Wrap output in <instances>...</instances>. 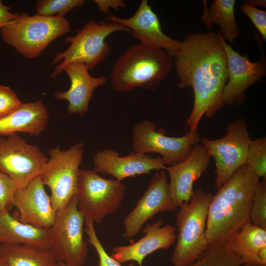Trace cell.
Masks as SVG:
<instances>
[{
    "mask_svg": "<svg viewBox=\"0 0 266 266\" xmlns=\"http://www.w3.org/2000/svg\"><path fill=\"white\" fill-rule=\"evenodd\" d=\"M244 2L249 4L251 5H260L263 7H266V0H246Z\"/></svg>",
    "mask_w": 266,
    "mask_h": 266,
    "instance_id": "obj_36",
    "label": "cell"
},
{
    "mask_svg": "<svg viewBox=\"0 0 266 266\" xmlns=\"http://www.w3.org/2000/svg\"><path fill=\"white\" fill-rule=\"evenodd\" d=\"M44 186L39 175L35 176L26 186L17 189L14 206L19 211L22 222L49 229L55 221L57 211Z\"/></svg>",
    "mask_w": 266,
    "mask_h": 266,
    "instance_id": "obj_17",
    "label": "cell"
},
{
    "mask_svg": "<svg viewBox=\"0 0 266 266\" xmlns=\"http://www.w3.org/2000/svg\"><path fill=\"white\" fill-rule=\"evenodd\" d=\"M213 195L196 189L191 200L178 208L175 222L177 242L171 261L173 266H188L209 247L205 237L208 210Z\"/></svg>",
    "mask_w": 266,
    "mask_h": 266,
    "instance_id": "obj_4",
    "label": "cell"
},
{
    "mask_svg": "<svg viewBox=\"0 0 266 266\" xmlns=\"http://www.w3.org/2000/svg\"><path fill=\"white\" fill-rule=\"evenodd\" d=\"M163 223L160 219L146 225L141 238L127 246L113 247L111 257L120 264L133 261L142 266L145 257L158 250L169 249L176 240L175 228L169 224L163 226Z\"/></svg>",
    "mask_w": 266,
    "mask_h": 266,
    "instance_id": "obj_19",
    "label": "cell"
},
{
    "mask_svg": "<svg viewBox=\"0 0 266 266\" xmlns=\"http://www.w3.org/2000/svg\"><path fill=\"white\" fill-rule=\"evenodd\" d=\"M22 104L10 88L0 85V119L16 110Z\"/></svg>",
    "mask_w": 266,
    "mask_h": 266,
    "instance_id": "obj_32",
    "label": "cell"
},
{
    "mask_svg": "<svg viewBox=\"0 0 266 266\" xmlns=\"http://www.w3.org/2000/svg\"><path fill=\"white\" fill-rule=\"evenodd\" d=\"M59 266H68L67 265H66V264L63 263V262H59Z\"/></svg>",
    "mask_w": 266,
    "mask_h": 266,
    "instance_id": "obj_37",
    "label": "cell"
},
{
    "mask_svg": "<svg viewBox=\"0 0 266 266\" xmlns=\"http://www.w3.org/2000/svg\"><path fill=\"white\" fill-rule=\"evenodd\" d=\"M70 30L69 22L64 17L16 13L15 18L0 31L3 42L24 57L33 59Z\"/></svg>",
    "mask_w": 266,
    "mask_h": 266,
    "instance_id": "obj_5",
    "label": "cell"
},
{
    "mask_svg": "<svg viewBox=\"0 0 266 266\" xmlns=\"http://www.w3.org/2000/svg\"><path fill=\"white\" fill-rule=\"evenodd\" d=\"M259 181L245 164L218 189L208 210L205 237L209 245L226 242L251 223L253 198Z\"/></svg>",
    "mask_w": 266,
    "mask_h": 266,
    "instance_id": "obj_2",
    "label": "cell"
},
{
    "mask_svg": "<svg viewBox=\"0 0 266 266\" xmlns=\"http://www.w3.org/2000/svg\"><path fill=\"white\" fill-rule=\"evenodd\" d=\"M0 244H31L49 249L48 229L24 223L8 211H1Z\"/></svg>",
    "mask_w": 266,
    "mask_h": 266,
    "instance_id": "obj_23",
    "label": "cell"
},
{
    "mask_svg": "<svg viewBox=\"0 0 266 266\" xmlns=\"http://www.w3.org/2000/svg\"><path fill=\"white\" fill-rule=\"evenodd\" d=\"M234 0H215L208 10L204 6L201 20L210 28L212 23L220 27V33L224 40L233 42L237 37L240 32L234 16Z\"/></svg>",
    "mask_w": 266,
    "mask_h": 266,
    "instance_id": "obj_25",
    "label": "cell"
},
{
    "mask_svg": "<svg viewBox=\"0 0 266 266\" xmlns=\"http://www.w3.org/2000/svg\"><path fill=\"white\" fill-rule=\"evenodd\" d=\"M177 208L170 197L164 169L160 170L154 174L144 194L125 218L124 236L127 238L135 237L145 223L156 214L174 212Z\"/></svg>",
    "mask_w": 266,
    "mask_h": 266,
    "instance_id": "obj_13",
    "label": "cell"
},
{
    "mask_svg": "<svg viewBox=\"0 0 266 266\" xmlns=\"http://www.w3.org/2000/svg\"><path fill=\"white\" fill-rule=\"evenodd\" d=\"M251 140L246 121L242 118L228 126L227 133L224 137L215 140L203 137L200 139L201 145L215 163V187L217 189L225 184L235 171L246 164Z\"/></svg>",
    "mask_w": 266,
    "mask_h": 266,
    "instance_id": "obj_10",
    "label": "cell"
},
{
    "mask_svg": "<svg viewBox=\"0 0 266 266\" xmlns=\"http://www.w3.org/2000/svg\"><path fill=\"white\" fill-rule=\"evenodd\" d=\"M172 67V56L165 50L134 44L113 63L110 72L111 86L121 93L136 88L154 90L168 75Z\"/></svg>",
    "mask_w": 266,
    "mask_h": 266,
    "instance_id": "obj_3",
    "label": "cell"
},
{
    "mask_svg": "<svg viewBox=\"0 0 266 266\" xmlns=\"http://www.w3.org/2000/svg\"><path fill=\"white\" fill-rule=\"evenodd\" d=\"M239 257L242 265L266 266V229L249 223L225 242Z\"/></svg>",
    "mask_w": 266,
    "mask_h": 266,
    "instance_id": "obj_22",
    "label": "cell"
},
{
    "mask_svg": "<svg viewBox=\"0 0 266 266\" xmlns=\"http://www.w3.org/2000/svg\"><path fill=\"white\" fill-rule=\"evenodd\" d=\"M250 222L266 229V180L259 181L255 189L251 209Z\"/></svg>",
    "mask_w": 266,
    "mask_h": 266,
    "instance_id": "obj_29",
    "label": "cell"
},
{
    "mask_svg": "<svg viewBox=\"0 0 266 266\" xmlns=\"http://www.w3.org/2000/svg\"><path fill=\"white\" fill-rule=\"evenodd\" d=\"M125 185L115 179H105L94 170L80 169L76 196L78 209L85 220L100 223L120 206Z\"/></svg>",
    "mask_w": 266,
    "mask_h": 266,
    "instance_id": "obj_9",
    "label": "cell"
},
{
    "mask_svg": "<svg viewBox=\"0 0 266 266\" xmlns=\"http://www.w3.org/2000/svg\"><path fill=\"white\" fill-rule=\"evenodd\" d=\"M106 20L128 29L132 37L140 43L162 49L172 57L180 43V41L172 39L163 33L159 18L147 0L140 1L135 12L130 18L110 15Z\"/></svg>",
    "mask_w": 266,
    "mask_h": 266,
    "instance_id": "obj_15",
    "label": "cell"
},
{
    "mask_svg": "<svg viewBox=\"0 0 266 266\" xmlns=\"http://www.w3.org/2000/svg\"><path fill=\"white\" fill-rule=\"evenodd\" d=\"M94 164V170L98 173L110 175L121 182L128 177L150 173L153 170H165L166 166L161 157H152L147 154L134 152L121 157L112 149L97 152Z\"/></svg>",
    "mask_w": 266,
    "mask_h": 266,
    "instance_id": "obj_18",
    "label": "cell"
},
{
    "mask_svg": "<svg viewBox=\"0 0 266 266\" xmlns=\"http://www.w3.org/2000/svg\"><path fill=\"white\" fill-rule=\"evenodd\" d=\"M18 188L9 176L0 171V211H9L14 206V195Z\"/></svg>",
    "mask_w": 266,
    "mask_h": 266,
    "instance_id": "obj_31",
    "label": "cell"
},
{
    "mask_svg": "<svg viewBox=\"0 0 266 266\" xmlns=\"http://www.w3.org/2000/svg\"><path fill=\"white\" fill-rule=\"evenodd\" d=\"M11 7L4 5L0 0V29L6 26L9 22L16 17V13H12L9 11Z\"/></svg>",
    "mask_w": 266,
    "mask_h": 266,
    "instance_id": "obj_35",
    "label": "cell"
},
{
    "mask_svg": "<svg viewBox=\"0 0 266 266\" xmlns=\"http://www.w3.org/2000/svg\"><path fill=\"white\" fill-rule=\"evenodd\" d=\"M84 3L83 0H39L36 2V14L64 17L71 10L82 6Z\"/></svg>",
    "mask_w": 266,
    "mask_h": 266,
    "instance_id": "obj_28",
    "label": "cell"
},
{
    "mask_svg": "<svg viewBox=\"0 0 266 266\" xmlns=\"http://www.w3.org/2000/svg\"><path fill=\"white\" fill-rule=\"evenodd\" d=\"M0 260L6 266H59L49 249L24 244H0Z\"/></svg>",
    "mask_w": 266,
    "mask_h": 266,
    "instance_id": "obj_24",
    "label": "cell"
},
{
    "mask_svg": "<svg viewBox=\"0 0 266 266\" xmlns=\"http://www.w3.org/2000/svg\"><path fill=\"white\" fill-rule=\"evenodd\" d=\"M226 242L212 244L188 266H241V258L230 251Z\"/></svg>",
    "mask_w": 266,
    "mask_h": 266,
    "instance_id": "obj_26",
    "label": "cell"
},
{
    "mask_svg": "<svg viewBox=\"0 0 266 266\" xmlns=\"http://www.w3.org/2000/svg\"><path fill=\"white\" fill-rule=\"evenodd\" d=\"M48 110L41 100L23 103L16 110L0 119V135L23 133L38 137L48 124Z\"/></svg>",
    "mask_w": 266,
    "mask_h": 266,
    "instance_id": "obj_21",
    "label": "cell"
},
{
    "mask_svg": "<svg viewBox=\"0 0 266 266\" xmlns=\"http://www.w3.org/2000/svg\"><path fill=\"white\" fill-rule=\"evenodd\" d=\"M88 71L87 66L80 62L71 63L63 69L70 79V87L66 91L56 92L54 97L58 100L67 101L69 114L84 116L88 110L94 90L106 82L105 77L92 76Z\"/></svg>",
    "mask_w": 266,
    "mask_h": 266,
    "instance_id": "obj_20",
    "label": "cell"
},
{
    "mask_svg": "<svg viewBox=\"0 0 266 266\" xmlns=\"http://www.w3.org/2000/svg\"><path fill=\"white\" fill-rule=\"evenodd\" d=\"M211 157L200 143L195 145L189 155L181 162L166 166L169 176L170 197L178 208L188 202L193 195V185L207 168Z\"/></svg>",
    "mask_w": 266,
    "mask_h": 266,
    "instance_id": "obj_16",
    "label": "cell"
},
{
    "mask_svg": "<svg viewBox=\"0 0 266 266\" xmlns=\"http://www.w3.org/2000/svg\"><path fill=\"white\" fill-rule=\"evenodd\" d=\"M0 266H6L0 260Z\"/></svg>",
    "mask_w": 266,
    "mask_h": 266,
    "instance_id": "obj_38",
    "label": "cell"
},
{
    "mask_svg": "<svg viewBox=\"0 0 266 266\" xmlns=\"http://www.w3.org/2000/svg\"><path fill=\"white\" fill-rule=\"evenodd\" d=\"M85 218L78 209L76 195L64 208L57 211L48 229L49 247L57 261L68 266H83L88 248L83 238Z\"/></svg>",
    "mask_w": 266,
    "mask_h": 266,
    "instance_id": "obj_7",
    "label": "cell"
},
{
    "mask_svg": "<svg viewBox=\"0 0 266 266\" xmlns=\"http://www.w3.org/2000/svg\"><path fill=\"white\" fill-rule=\"evenodd\" d=\"M244 266H253L251 265H244Z\"/></svg>",
    "mask_w": 266,
    "mask_h": 266,
    "instance_id": "obj_39",
    "label": "cell"
},
{
    "mask_svg": "<svg viewBox=\"0 0 266 266\" xmlns=\"http://www.w3.org/2000/svg\"><path fill=\"white\" fill-rule=\"evenodd\" d=\"M173 56L178 87H191L194 91L193 107L186 124L189 130H196L203 115L210 118L224 105L226 52L219 33H194L186 35Z\"/></svg>",
    "mask_w": 266,
    "mask_h": 266,
    "instance_id": "obj_1",
    "label": "cell"
},
{
    "mask_svg": "<svg viewBox=\"0 0 266 266\" xmlns=\"http://www.w3.org/2000/svg\"><path fill=\"white\" fill-rule=\"evenodd\" d=\"M241 11L247 16L265 40H266V11L244 2Z\"/></svg>",
    "mask_w": 266,
    "mask_h": 266,
    "instance_id": "obj_33",
    "label": "cell"
},
{
    "mask_svg": "<svg viewBox=\"0 0 266 266\" xmlns=\"http://www.w3.org/2000/svg\"><path fill=\"white\" fill-rule=\"evenodd\" d=\"M94 2L100 11L105 14L109 12V8L119 10L120 8L126 7L124 2L122 0H95Z\"/></svg>",
    "mask_w": 266,
    "mask_h": 266,
    "instance_id": "obj_34",
    "label": "cell"
},
{
    "mask_svg": "<svg viewBox=\"0 0 266 266\" xmlns=\"http://www.w3.org/2000/svg\"><path fill=\"white\" fill-rule=\"evenodd\" d=\"M156 130V126L148 120L135 124L133 128V152L158 153L165 165L172 166L184 160L200 141L198 130H189L180 137L168 136L161 130Z\"/></svg>",
    "mask_w": 266,
    "mask_h": 266,
    "instance_id": "obj_11",
    "label": "cell"
},
{
    "mask_svg": "<svg viewBox=\"0 0 266 266\" xmlns=\"http://www.w3.org/2000/svg\"><path fill=\"white\" fill-rule=\"evenodd\" d=\"M85 231L88 235V241L96 250L99 258V266H123L109 256L100 242L94 227V223L89 220H85ZM129 266H139L131 264Z\"/></svg>",
    "mask_w": 266,
    "mask_h": 266,
    "instance_id": "obj_30",
    "label": "cell"
},
{
    "mask_svg": "<svg viewBox=\"0 0 266 266\" xmlns=\"http://www.w3.org/2000/svg\"><path fill=\"white\" fill-rule=\"evenodd\" d=\"M219 35L228 63V81L223 95L224 104L240 103L244 100L247 88L266 75V63L262 60L251 62L247 57L234 51L220 34Z\"/></svg>",
    "mask_w": 266,
    "mask_h": 266,
    "instance_id": "obj_14",
    "label": "cell"
},
{
    "mask_svg": "<svg viewBox=\"0 0 266 266\" xmlns=\"http://www.w3.org/2000/svg\"><path fill=\"white\" fill-rule=\"evenodd\" d=\"M48 159L37 146L18 133L0 137V171L9 176L18 188L38 175Z\"/></svg>",
    "mask_w": 266,
    "mask_h": 266,
    "instance_id": "obj_12",
    "label": "cell"
},
{
    "mask_svg": "<svg viewBox=\"0 0 266 266\" xmlns=\"http://www.w3.org/2000/svg\"><path fill=\"white\" fill-rule=\"evenodd\" d=\"M260 179L266 178V138L262 137L251 140L247 155L246 163Z\"/></svg>",
    "mask_w": 266,
    "mask_h": 266,
    "instance_id": "obj_27",
    "label": "cell"
},
{
    "mask_svg": "<svg viewBox=\"0 0 266 266\" xmlns=\"http://www.w3.org/2000/svg\"><path fill=\"white\" fill-rule=\"evenodd\" d=\"M130 31L120 24L111 21H97L91 20L80 29L74 36H67L65 43H70L65 51L57 53L51 66L62 61L57 66L51 74L52 78L63 72L68 65L75 62L83 63L89 70L94 69L100 64L110 52V46L105 39L116 32Z\"/></svg>",
    "mask_w": 266,
    "mask_h": 266,
    "instance_id": "obj_6",
    "label": "cell"
},
{
    "mask_svg": "<svg viewBox=\"0 0 266 266\" xmlns=\"http://www.w3.org/2000/svg\"><path fill=\"white\" fill-rule=\"evenodd\" d=\"M84 148L83 143H78L66 150H61L59 147L48 150L50 158L38 175L50 190L52 205L56 211L76 195Z\"/></svg>",
    "mask_w": 266,
    "mask_h": 266,
    "instance_id": "obj_8",
    "label": "cell"
}]
</instances>
